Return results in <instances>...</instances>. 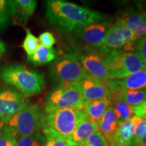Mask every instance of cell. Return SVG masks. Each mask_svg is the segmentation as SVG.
<instances>
[{
  "mask_svg": "<svg viewBox=\"0 0 146 146\" xmlns=\"http://www.w3.org/2000/svg\"><path fill=\"white\" fill-rule=\"evenodd\" d=\"M134 52L146 60V35L138 38L135 43Z\"/></svg>",
  "mask_w": 146,
  "mask_h": 146,
  "instance_id": "cell-31",
  "label": "cell"
},
{
  "mask_svg": "<svg viewBox=\"0 0 146 146\" xmlns=\"http://www.w3.org/2000/svg\"><path fill=\"white\" fill-rule=\"evenodd\" d=\"M131 119L134 126L133 146H146V120L135 115Z\"/></svg>",
  "mask_w": 146,
  "mask_h": 146,
  "instance_id": "cell-22",
  "label": "cell"
},
{
  "mask_svg": "<svg viewBox=\"0 0 146 146\" xmlns=\"http://www.w3.org/2000/svg\"><path fill=\"white\" fill-rule=\"evenodd\" d=\"M5 125V122H4V121H3L2 120L0 119V131H1V130H2L3 128L4 127Z\"/></svg>",
  "mask_w": 146,
  "mask_h": 146,
  "instance_id": "cell-34",
  "label": "cell"
},
{
  "mask_svg": "<svg viewBox=\"0 0 146 146\" xmlns=\"http://www.w3.org/2000/svg\"><path fill=\"white\" fill-rule=\"evenodd\" d=\"M29 104L27 98L16 89L6 85H0V119L5 123Z\"/></svg>",
  "mask_w": 146,
  "mask_h": 146,
  "instance_id": "cell-10",
  "label": "cell"
},
{
  "mask_svg": "<svg viewBox=\"0 0 146 146\" xmlns=\"http://www.w3.org/2000/svg\"><path fill=\"white\" fill-rule=\"evenodd\" d=\"M82 146H108V145L103 136L98 131L91 135Z\"/></svg>",
  "mask_w": 146,
  "mask_h": 146,
  "instance_id": "cell-29",
  "label": "cell"
},
{
  "mask_svg": "<svg viewBox=\"0 0 146 146\" xmlns=\"http://www.w3.org/2000/svg\"><path fill=\"white\" fill-rule=\"evenodd\" d=\"M112 25L106 21L87 25L71 33L76 46L73 49H99Z\"/></svg>",
  "mask_w": 146,
  "mask_h": 146,
  "instance_id": "cell-8",
  "label": "cell"
},
{
  "mask_svg": "<svg viewBox=\"0 0 146 146\" xmlns=\"http://www.w3.org/2000/svg\"><path fill=\"white\" fill-rule=\"evenodd\" d=\"M39 41L41 45L49 48H52L53 45L56 43V39L54 35L50 32H45L40 35Z\"/></svg>",
  "mask_w": 146,
  "mask_h": 146,
  "instance_id": "cell-30",
  "label": "cell"
},
{
  "mask_svg": "<svg viewBox=\"0 0 146 146\" xmlns=\"http://www.w3.org/2000/svg\"><path fill=\"white\" fill-rule=\"evenodd\" d=\"M16 137L27 136L46 129L44 108L40 104H29L14 114L5 123Z\"/></svg>",
  "mask_w": 146,
  "mask_h": 146,
  "instance_id": "cell-5",
  "label": "cell"
},
{
  "mask_svg": "<svg viewBox=\"0 0 146 146\" xmlns=\"http://www.w3.org/2000/svg\"><path fill=\"white\" fill-rule=\"evenodd\" d=\"M137 39V36L118 18L110 28L103 45L99 49L104 56L111 51L123 50L130 43H135Z\"/></svg>",
  "mask_w": 146,
  "mask_h": 146,
  "instance_id": "cell-11",
  "label": "cell"
},
{
  "mask_svg": "<svg viewBox=\"0 0 146 146\" xmlns=\"http://www.w3.org/2000/svg\"><path fill=\"white\" fill-rule=\"evenodd\" d=\"M83 100L81 95L70 83L57 85L45 98V112L68 108H83Z\"/></svg>",
  "mask_w": 146,
  "mask_h": 146,
  "instance_id": "cell-7",
  "label": "cell"
},
{
  "mask_svg": "<svg viewBox=\"0 0 146 146\" xmlns=\"http://www.w3.org/2000/svg\"><path fill=\"white\" fill-rule=\"evenodd\" d=\"M98 131V124L87 119L82 122L68 139L69 145L82 146L91 135Z\"/></svg>",
  "mask_w": 146,
  "mask_h": 146,
  "instance_id": "cell-17",
  "label": "cell"
},
{
  "mask_svg": "<svg viewBox=\"0 0 146 146\" xmlns=\"http://www.w3.org/2000/svg\"><path fill=\"white\" fill-rule=\"evenodd\" d=\"M119 19L138 38L146 35V10L125 14Z\"/></svg>",
  "mask_w": 146,
  "mask_h": 146,
  "instance_id": "cell-16",
  "label": "cell"
},
{
  "mask_svg": "<svg viewBox=\"0 0 146 146\" xmlns=\"http://www.w3.org/2000/svg\"><path fill=\"white\" fill-rule=\"evenodd\" d=\"M49 72L57 85L74 83L89 76L72 51L56 58L50 65Z\"/></svg>",
  "mask_w": 146,
  "mask_h": 146,
  "instance_id": "cell-6",
  "label": "cell"
},
{
  "mask_svg": "<svg viewBox=\"0 0 146 146\" xmlns=\"http://www.w3.org/2000/svg\"><path fill=\"white\" fill-rule=\"evenodd\" d=\"M68 146H74V145H68Z\"/></svg>",
  "mask_w": 146,
  "mask_h": 146,
  "instance_id": "cell-35",
  "label": "cell"
},
{
  "mask_svg": "<svg viewBox=\"0 0 146 146\" xmlns=\"http://www.w3.org/2000/svg\"><path fill=\"white\" fill-rule=\"evenodd\" d=\"M105 85L110 94L125 91L146 89V68L121 78H108Z\"/></svg>",
  "mask_w": 146,
  "mask_h": 146,
  "instance_id": "cell-12",
  "label": "cell"
},
{
  "mask_svg": "<svg viewBox=\"0 0 146 146\" xmlns=\"http://www.w3.org/2000/svg\"><path fill=\"white\" fill-rule=\"evenodd\" d=\"M135 116L146 120V100L139 105L133 108Z\"/></svg>",
  "mask_w": 146,
  "mask_h": 146,
  "instance_id": "cell-32",
  "label": "cell"
},
{
  "mask_svg": "<svg viewBox=\"0 0 146 146\" xmlns=\"http://www.w3.org/2000/svg\"><path fill=\"white\" fill-rule=\"evenodd\" d=\"M17 137L14 133L4 126L0 131V146H16Z\"/></svg>",
  "mask_w": 146,
  "mask_h": 146,
  "instance_id": "cell-28",
  "label": "cell"
},
{
  "mask_svg": "<svg viewBox=\"0 0 146 146\" xmlns=\"http://www.w3.org/2000/svg\"><path fill=\"white\" fill-rule=\"evenodd\" d=\"M134 137V126L129 119L120 124L114 142L111 146H133Z\"/></svg>",
  "mask_w": 146,
  "mask_h": 146,
  "instance_id": "cell-20",
  "label": "cell"
},
{
  "mask_svg": "<svg viewBox=\"0 0 146 146\" xmlns=\"http://www.w3.org/2000/svg\"><path fill=\"white\" fill-rule=\"evenodd\" d=\"M26 37L22 45V47L27 53V56H30L35 53L39 45V39L31 32L29 29H26Z\"/></svg>",
  "mask_w": 146,
  "mask_h": 146,
  "instance_id": "cell-26",
  "label": "cell"
},
{
  "mask_svg": "<svg viewBox=\"0 0 146 146\" xmlns=\"http://www.w3.org/2000/svg\"><path fill=\"white\" fill-rule=\"evenodd\" d=\"M7 51V47L3 42L0 39V58L5 54Z\"/></svg>",
  "mask_w": 146,
  "mask_h": 146,
  "instance_id": "cell-33",
  "label": "cell"
},
{
  "mask_svg": "<svg viewBox=\"0 0 146 146\" xmlns=\"http://www.w3.org/2000/svg\"><path fill=\"white\" fill-rule=\"evenodd\" d=\"M45 136V143L44 146H68V141L60 137L58 135L52 131L45 129L43 131Z\"/></svg>",
  "mask_w": 146,
  "mask_h": 146,
  "instance_id": "cell-27",
  "label": "cell"
},
{
  "mask_svg": "<svg viewBox=\"0 0 146 146\" xmlns=\"http://www.w3.org/2000/svg\"><path fill=\"white\" fill-rule=\"evenodd\" d=\"M120 98L131 107L139 105L146 100V89L125 91L119 93Z\"/></svg>",
  "mask_w": 146,
  "mask_h": 146,
  "instance_id": "cell-23",
  "label": "cell"
},
{
  "mask_svg": "<svg viewBox=\"0 0 146 146\" xmlns=\"http://www.w3.org/2000/svg\"><path fill=\"white\" fill-rule=\"evenodd\" d=\"M70 84L86 101L100 100L111 96L104 83L91 76Z\"/></svg>",
  "mask_w": 146,
  "mask_h": 146,
  "instance_id": "cell-13",
  "label": "cell"
},
{
  "mask_svg": "<svg viewBox=\"0 0 146 146\" xmlns=\"http://www.w3.org/2000/svg\"><path fill=\"white\" fill-rule=\"evenodd\" d=\"M0 81L26 98L40 94L45 85L43 74L18 63L0 67Z\"/></svg>",
  "mask_w": 146,
  "mask_h": 146,
  "instance_id": "cell-2",
  "label": "cell"
},
{
  "mask_svg": "<svg viewBox=\"0 0 146 146\" xmlns=\"http://www.w3.org/2000/svg\"><path fill=\"white\" fill-rule=\"evenodd\" d=\"M110 96L97 100H83V109L91 121L97 123L101 119L104 113L110 106Z\"/></svg>",
  "mask_w": 146,
  "mask_h": 146,
  "instance_id": "cell-18",
  "label": "cell"
},
{
  "mask_svg": "<svg viewBox=\"0 0 146 146\" xmlns=\"http://www.w3.org/2000/svg\"><path fill=\"white\" fill-rule=\"evenodd\" d=\"M85 71L103 83L108 79L106 68L104 55L100 49H72Z\"/></svg>",
  "mask_w": 146,
  "mask_h": 146,
  "instance_id": "cell-9",
  "label": "cell"
},
{
  "mask_svg": "<svg viewBox=\"0 0 146 146\" xmlns=\"http://www.w3.org/2000/svg\"><path fill=\"white\" fill-rule=\"evenodd\" d=\"M12 8V21L14 24L25 26L37 5L36 0H10Z\"/></svg>",
  "mask_w": 146,
  "mask_h": 146,
  "instance_id": "cell-15",
  "label": "cell"
},
{
  "mask_svg": "<svg viewBox=\"0 0 146 146\" xmlns=\"http://www.w3.org/2000/svg\"><path fill=\"white\" fill-rule=\"evenodd\" d=\"M45 129L68 141L77 126L89 117L83 108L75 107L45 112Z\"/></svg>",
  "mask_w": 146,
  "mask_h": 146,
  "instance_id": "cell-4",
  "label": "cell"
},
{
  "mask_svg": "<svg viewBox=\"0 0 146 146\" xmlns=\"http://www.w3.org/2000/svg\"><path fill=\"white\" fill-rule=\"evenodd\" d=\"M57 54L55 49L49 48L39 44L38 48L31 56H28V60L34 65L39 66L50 63L56 59Z\"/></svg>",
  "mask_w": 146,
  "mask_h": 146,
  "instance_id": "cell-21",
  "label": "cell"
},
{
  "mask_svg": "<svg viewBox=\"0 0 146 146\" xmlns=\"http://www.w3.org/2000/svg\"><path fill=\"white\" fill-rule=\"evenodd\" d=\"M108 78H121L146 68V60L137 53L122 50L111 51L104 56Z\"/></svg>",
  "mask_w": 146,
  "mask_h": 146,
  "instance_id": "cell-3",
  "label": "cell"
},
{
  "mask_svg": "<svg viewBox=\"0 0 146 146\" xmlns=\"http://www.w3.org/2000/svg\"><path fill=\"white\" fill-rule=\"evenodd\" d=\"M45 15L51 25L67 33L107 20L104 14L63 0L45 1Z\"/></svg>",
  "mask_w": 146,
  "mask_h": 146,
  "instance_id": "cell-1",
  "label": "cell"
},
{
  "mask_svg": "<svg viewBox=\"0 0 146 146\" xmlns=\"http://www.w3.org/2000/svg\"><path fill=\"white\" fill-rule=\"evenodd\" d=\"M45 136L41 131L17 138L16 146H44Z\"/></svg>",
  "mask_w": 146,
  "mask_h": 146,
  "instance_id": "cell-24",
  "label": "cell"
},
{
  "mask_svg": "<svg viewBox=\"0 0 146 146\" xmlns=\"http://www.w3.org/2000/svg\"><path fill=\"white\" fill-rule=\"evenodd\" d=\"M12 17L10 0H0V31L7 29Z\"/></svg>",
  "mask_w": 146,
  "mask_h": 146,
  "instance_id": "cell-25",
  "label": "cell"
},
{
  "mask_svg": "<svg viewBox=\"0 0 146 146\" xmlns=\"http://www.w3.org/2000/svg\"><path fill=\"white\" fill-rule=\"evenodd\" d=\"M97 124L98 132L103 136L108 146L112 145L120 125L118 123L114 110L111 106L106 109L101 119Z\"/></svg>",
  "mask_w": 146,
  "mask_h": 146,
  "instance_id": "cell-14",
  "label": "cell"
},
{
  "mask_svg": "<svg viewBox=\"0 0 146 146\" xmlns=\"http://www.w3.org/2000/svg\"><path fill=\"white\" fill-rule=\"evenodd\" d=\"M110 106L114 110L116 119L119 125L134 116L133 107L120 98L119 94H111Z\"/></svg>",
  "mask_w": 146,
  "mask_h": 146,
  "instance_id": "cell-19",
  "label": "cell"
}]
</instances>
